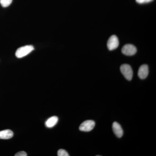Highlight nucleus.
<instances>
[{
    "label": "nucleus",
    "instance_id": "obj_7",
    "mask_svg": "<svg viewBox=\"0 0 156 156\" xmlns=\"http://www.w3.org/2000/svg\"><path fill=\"white\" fill-rule=\"evenodd\" d=\"M112 129L114 133L117 137L120 138L123 136V129L119 123L117 122H114L113 123Z\"/></svg>",
    "mask_w": 156,
    "mask_h": 156
},
{
    "label": "nucleus",
    "instance_id": "obj_8",
    "mask_svg": "<svg viewBox=\"0 0 156 156\" xmlns=\"http://www.w3.org/2000/svg\"><path fill=\"white\" fill-rule=\"evenodd\" d=\"M13 136H14V133L13 131L9 129L0 131V139H9L12 138Z\"/></svg>",
    "mask_w": 156,
    "mask_h": 156
},
{
    "label": "nucleus",
    "instance_id": "obj_5",
    "mask_svg": "<svg viewBox=\"0 0 156 156\" xmlns=\"http://www.w3.org/2000/svg\"><path fill=\"white\" fill-rule=\"evenodd\" d=\"M119 45V39L116 36L112 35L109 38L107 42V47L108 50H113L116 49Z\"/></svg>",
    "mask_w": 156,
    "mask_h": 156
},
{
    "label": "nucleus",
    "instance_id": "obj_6",
    "mask_svg": "<svg viewBox=\"0 0 156 156\" xmlns=\"http://www.w3.org/2000/svg\"><path fill=\"white\" fill-rule=\"evenodd\" d=\"M148 67L147 65H143L139 68L138 72V76L140 79H145L148 75Z\"/></svg>",
    "mask_w": 156,
    "mask_h": 156
},
{
    "label": "nucleus",
    "instance_id": "obj_9",
    "mask_svg": "<svg viewBox=\"0 0 156 156\" xmlns=\"http://www.w3.org/2000/svg\"><path fill=\"white\" fill-rule=\"evenodd\" d=\"M58 118L56 116L50 117L45 122V125L48 128H53L58 122Z\"/></svg>",
    "mask_w": 156,
    "mask_h": 156
},
{
    "label": "nucleus",
    "instance_id": "obj_12",
    "mask_svg": "<svg viewBox=\"0 0 156 156\" xmlns=\"http://www.w3.org/2000/svg\"><path fill=\"white\" fill-rule=\"evenodd\" d=\"M153 1L154 0H136V2L140 4L150 3Z\"/></svg>",
    "mask_w": 156,
    "mask_h": 156
},
{
    "label": "nucleus",
    "instance_id": "obj_3",
    "mask_svg": "<svg viewBox=\"0 0 156 156\" xmlns=\"http://www.w3.org/2000/svg\"><path fill=\"white\" fill-rule=\"evenodd\" d=\"M95 123L92 120H87L82 123L80 126V131L88 132L92 131L95 127Z\"/></svg>",
    "mask_w": 156,
    "mask_h": 156
},
{
    "label": "nucleus",
    "instance_id": "obj_2",
    "mask_svg": "<svg viewBox=\"0 0 156 156\" xmlns=\"http://www.w3.org/2000/svg\"><path fill=\"white\" fill-rule=\"evenodd\" d=\"M120 70L126 80L128 81H131L132 80L133 72L132 68L130 65L126 64H123L121 66Z\"/></svg>",
    "mask_w": 156,
    "mask_h": 156
},
{
    "label": "nucleus",
    "instance_id": "obj_1",
    "mask_svg": "<svg viewBox=\"0 0 156 156\" xmlns=\"http://www.w3.org/2000/svg\"><path fill=\"white\" fill-rule=\"evenodd\" d=\"M34 49L33 46L31 45L23 46L18 48L16 51L15 55L18 58H21L24 56H27L28 54L33 51Z\"/></svg>",
    "mask_w": 156,
    "mask_h": 156
},
{
    "label": "nucleus",
    "instance_id": "obj_13",
    "mask_svg": "<svg viewBox=\"0 0 156 156\" xmlns=\"http://www.w3.org/2000/svg\"><path fill=\"white\" fill-rule=\"evenodd\" d=\"M15 156H27V154L25 151H21L15 154Z\"/></svg>",
    "mask_w": 156,
    "mask_h": 156
},
{
    "label": "nucleus",
    "instance_id": "obj_10",
    "mask_svg": "<svg viewBox=\"0 0 156 156\" xmlns=\"http://www.w3.org/2000/svg\"><path fill=\"white\" fill-rule=\"evenodd\" d=\"M13 0H0V4L4 8L9 7Z\"/></svg>",
    "mask_w": 156,
    "mask_h": 156
},
{
    "label": "nucleus",
    "instance_id": "obj_11",
    "mask_svg": "<svg viewBox=\"0 0 156 156\" xmlns=\"http://www.w3.org/2000/svg\"><path fill=\"white\" fill-rule=\"evenodd\" d=\"M57 155L58 156H69V154L66 151L63 149H60L58 151Z\"/></svg>",
    "mask_w": 156,
    "mask_h": 156
},
{
    "label": "nucleus",
    "instance_id": "obj_4",
    "mask_svg": "<svg viewBox=\"0 0 156 156\" xmlns=\"http://www.w3.org/2000/svg\"><path fill=\"white\" fill-rule=\"evenodd\" d=\"M136 48L134 45L126 44L122 48V53L125 55L131 56L134 55L136 53Z\"/></svg>",
    "mask_w": 156,
    "mask_h": 156
}]
</instances>
